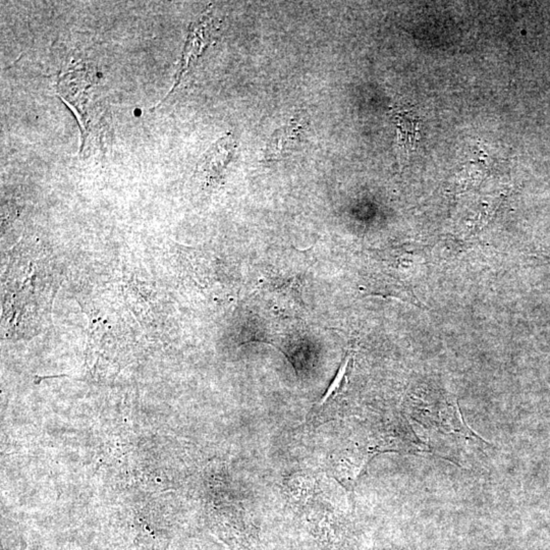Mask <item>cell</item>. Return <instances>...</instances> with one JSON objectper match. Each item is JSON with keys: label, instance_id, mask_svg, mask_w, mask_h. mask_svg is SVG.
<instances>
[{"label": "cell", "instance_id": "6da1fadb", "mask_svg": "<svg viewBox=\"0 0 550 550\" xmlns=\"http://www.w3.org/2000/svg\"><path fill=\"white\" fill-rule=\"evenodd\" d=\"M236 149V142L232 134L226 135L215 142L200 158L197 171L206 177L210 184L219 183L223 177L226 167L232 162Z\"/></svg>", "mask_w": 550, "mask_h": 550}, {"label": "cell", "instance_id": "5b68a950", "mask_svg": "<svg viewBox=\"0 0 550 550\" xmlns=\"http://www.w3.org/2000/svg\"><path fill=\"white\" fill-rule=\"evenodd\" d=\"M537 257L547 262V263H550V247L547 248V249L539 250L538 253H537Z\"/></svg>", "mask_w": 550, "mask_h": 550}, {"label": "cell", "instance_id": "7a4b0ae2", "mask_svg": "<svg viewBox=\"0 0 550 550\" xmlns=\"http://www.w3.org/2000/svg\"><path fill=\"white\" fill-rule=\"evenodd\" d=\"M307 126L301 120L294 118L285 126L275 131L264 152V160L267 162H279L291 155L306 134Z\"/></svg>", "mask_w": 550, "mask_h": 550}, {"label": "cell", "instance_id": "277c9868", "mask_svg": "<svg viewBox=\"0 0 550 550\" xmlns=\"http://www.w3.org/2000/svg\"><path fill=\"white\" fill-rule=\"evenodd\" d=\"M395 118L397 120V126L401 130L402 136H404L406 140H409L410 137H414L416 133V120L414 118L410 116L408 112H397Z\"/></svg>", "mask_w": 550, "mask_h": 550}, {"label": "cell", "instance_id": "3957f363", "mask_svg": "<svg viewBox=\"0 0 550 550\" xmlns=\"http://www.w3.org/2000/svg\"><path fill=\"white\" fill-rule=\"evenodd\" d=\"M351 365H352V356H351V355H348V356L346 357V359H344V363H342V366H340V370H338L336 378H334L333 382H332V384H330L329 389H327L324 397H323L322 399L319 402L316 409H314V412H313V415H311V416H314L315 412L322 411L323 406L327 405L329 401L333 399V397H336L338 393H340V391L342 390L344 384H346V376H348L349 370H350Z\"/></svg>", "mask_w": 550, "mask_h": 550}]
</instances>
